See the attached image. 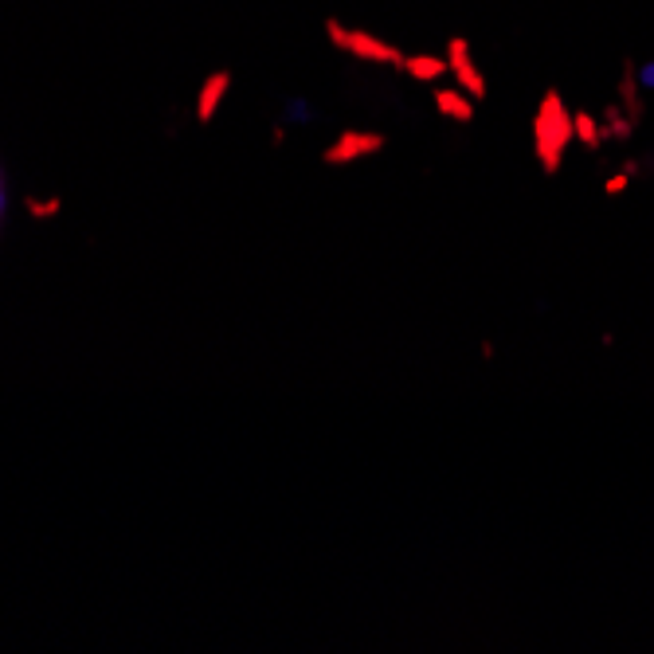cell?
Here are the masks:
<instances>
[{
  "instance_id": "1",
  "label": "cell",
  "mask_w": 654,
  "mask_h": 654,
  "mask_svg": "<svg viewBox=\"0 0 654 654\" xmlns=\"http://www.w3.org/2000/svg\"><path fill=\"white\" fill-rule=\"evenodd\" d=\"M529 134H533V161L541 165V173L561 177L568 145H576V130H572V106L564 102V94L557 87L541 94L533 122H529Z\"/></svg>"
},
{
  "instance_id": "2",
  "label": "cell",
  "mask_w": 654,
  "mask_h": 654,
  "mask_svg": "<svg viewBox=\"0 0 654 654\" xmlns=\"http://www.w3.org/2000/svg\"><path fill=\"white\" fill-rule=\"evenodd\" d=\"M326 36H329V44L337 47V51H345V55H353V59H361V63L404 67V51H400V47L388 44V40H380V36H373V32L345 28L337 16H329V20H326Z\"/></svg>"
},
{
  "instance_id": "3",
  "label": "cell",
  "mask_w": 654,
  "mask_h": 654,
  "mask_svg": "<svg viewBox=\"0 0 654 654\" xmlns=\"http://www.w3.org/2000/svg\"><path fill=\"white\" fill-rule=\"evenodd\" d=\"M384 145H388V138L376 134V130H341V134L322 149V165L341 169V165H353V161L376 157Z\"/></svg>"
},
{
  "instance_id": "4",
  "label": "cell",
  "mask_w": 654,
  "mask_h": 654,
  "mask_svg": "<svg viewBox=\"0 0 654 654\" xmlns=\"http://www.w3.org/2000/svg\"><path fill=\"white\" fill-rule=\"evenodd\" d=\"M447 63H451V75H455L459 91H467L474 102H482V98L490 94V83H486L482 67L474 63V55H470V44L463 40V36H451V40H447Z\"/></svg>"
},
{
  "instance_id": "5",
  "label": "cell",
  "mask_w": 654,
  "mask_h": 654,
  "mask_svg": "<svg viewBox=\"0 0 654 654\" xmlns=\"http://www.w3.org/2000/svg\"><path fill=\"white\" fill-rule=\"evenodd\" d=\"M228 91H232V71H216V75L204 79V87L196 94V122H200V126H208V122L216 118V110L224 106Z\"/></svg>"
},
{
  "instance_id": "6",
  "label": "cell",
  "mask_w": 654,
  "mask_h": 654,
  "mask_svg": "<svg viewBox=\"0 0 654 654\" xmlns=\"http://www.w3.org/2000/svg\"><path fill=\"white\" fill-rule=\"evenodd\" d=\"M431 102H435V114H443L447 122H455V126H470L474 122V98L467 91H459V87H435L431 94Z\"/></svg>"
},
{
  "instance_id": "7",
  "label": "cell",
  "mask_w": 654,
  "mask_h": 654,
  "mask_svg": "<svg viewBox=\"0 0 654 654\" xmlns=\"http://www.w3.org/2000/svg\"><path fill=\"white\" fill-rule=\"evenodd\" d=\"M619 106L627 110V118L635 126H643V118H647V94H643V79H639V71H635L631 59L623 63V75H619Z\"/></svg>"
},
{
  "instance_id": "8",
  "label": "cell",
  "mask_w": 654,
  "mask_h": 654,
  "mask_svg": "<svg viewBox=\"0 0 654 654\" xmlns=\"http://www.w3.org/2000/svg\"><path fill=\"white\" fill-rule=\"evenodd\" d=\"M400 71L412 83H439L443 75H451V63H447V55H435V51H412V55H404Z\"/></svg>"
},
{
  "instance_id": "9",
  "label": "cell",
  "mask_w": 654,
  "mask_h": 654,
  "mask_svg": "<svg viewBox=\"0 0 654 654\" xmlns=\"http://www.w3.org/2000/svg\"><path fill=\"white\" fill-rule=\"evenodd\" d=\"M600 126H604V145H627V141L635 138V130H639L619 102H608L600 110Z\"/></svg>"
},
{
  "instance_id": "10",
  "label": "cell",
  "mask_w": 654,
  "mask_h": 654,
  "mask_svg": "<svg viewBox=\"0 0 654 654\" xmlns=\"http://www.w3.org/2000/svg\"><path fill=\"white\" fill-rule=\"evenodd\" d=\"M572 130H576V145H580V149H588V153H600V149H604L600 114H592V110H572Z\"/></svg>"
},
{
  "instance_id": "11",
  "label": "cell",
  "mask_w": 654,
  "mask_h": 654,
  "mask_svg": "<svg viewBox=\"0 0 654 654\" xmlns=\"http://www.w3.org/2000/svg\"><path fill=\"white\" fill-rule=\"evenodd\" d=\"M639 173H643V161H639V157H631L623 169H615L608 181H604V196H623V192L631 188V181H635Z\"/></svg>"
},
{
  "instance_id": "12",
  "label": "cell",
  "mask_w": 654,
  "mask_h": 654,
  "mask_svg": "<svg viewBox=\"0 0 654 654\" xmlns=\"http://www.w3.org/2000/svg\"><path fill=\"white\" fill-rule=\"evenodd\" d=\"M24 208H28L32 220H55V216L63 212V200H59V196H44V200H40V196H28Z\"/></svg>"
},
{
  "instance_id": "13",
  "label": "cell",
  "mask_w": 654,
  "mask_h": 654,
  "mask_svg": "<svg viewBox=\"0 0 654 654\" xmlns=\"http://www.w3.org/2000/svg\"><path fill=\"white\" fill-rule=\"evenodd\" d=\"M478 353H482V361H486V365H490V361H494V357H498V345H494V341H490V337H482V345H478Z\"/></svg>"
}]
</instances>
